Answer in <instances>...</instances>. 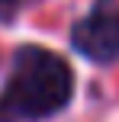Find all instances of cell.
Returning a JSON list of instances; mask_svg holds the SVG:
<instances>
[{"mask_svg": "<svg viewBox=\"0 0 119 122\" xmlns=\"http://www.w3.org/2000/svg\"><path fill=\"white\" fill-rule=\"evenodd\" d=\"M74 93V74L55 51L26 45L16 51L13 74L0 90V122H36L64 109Z\"/></svg>", "mask_w": 119, "mask_h": 122, "instance_id": "obj_1", "label": "cell"}, {"mask_svg": "<svg viewBox=\"0 0 119 122\" xmlns=\"http://www.w3.org/2000/svg\"><path fill=\"white\" fill-rule=\"evenodd\" d=\"M71 42L90 61H100V64L119 61V3L116 0H100L74 26Z\"/></svg>", "mask_w": 119, "mask_h": 122, "instance_id": "obj_2", "label": "cell"}]
</instances>
